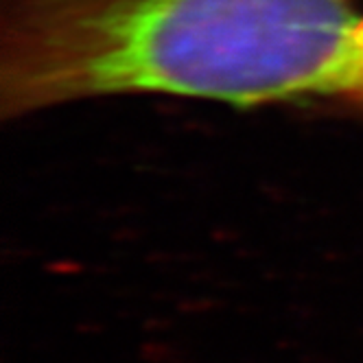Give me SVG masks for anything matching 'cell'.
Wrapping results in <instances>:
<instances>
[{
  "label": "cell",
  "mask_w": 363,
  "mask_h": 363,
  "mask_svg": "<svg viewBox=\"0 0 363 363\" xmlns=\"http://www.w3.org/2000/svg\"><path fill=\"white\" fill-rule=\"evenodd\" d=\"M354 0H3L0 114L160 94L340 106Z\"/></svg>",
  "instance_id": "obj_1"
},
{
  "label": "cell",
  "mask_w": 363,
  "mask_h": 363,
  "mask_svg": "<svg viewBox=\"0 0 363 363\" xmlns=\"http://www.w3.org/2000/svg\"><path fill=\"white\" fill-rule=\"evenodd\" d=\"M342 108L363 112V13L354 22L348 40Z\"/></svg>",
  "instance_id": "obj_2"
}]
</instances>
